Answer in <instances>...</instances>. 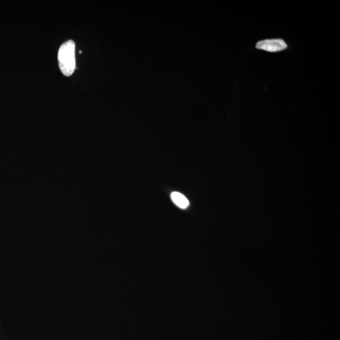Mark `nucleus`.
Masks as SVG:
<instances>
[{
  "label": "nucleus",
  "instance_id": "nucleus-1",
  "mask_svg": "<svg viewBox=\"0 0 340 340\" xmlns=\"http://www.w3.org/2000/svg\"><path fill=\"white\" fill-rule=\"evenodd\" d=\"M58 61L61 72L66 77H70L76 69L75 44L73 41L65 42L58 52Z\"/></svg>",
  "mask_w": 340,
  "mask_h": 340
},
{
  "label": "nucleus",
  "instance_id": "nucleus-2",
  "mask_svg": "<svg viewBox=\"0 0 340 340\" xmlns=\"http://www.w3.org/2000/svg\"><path fill=\"white\" fill-rule=\"evenodd\" d=\"M256 49L263 50L270 52H277L288 48L285 41L281 39L266 40L258 42L256 45Z\"/></svg>",
  "mask_w": 340,
  "mask_h": 340
},
{
  "label": "nucleus",
  "instance_id": "nucleus-3",
  "mask_svg": "<svg viewBox=\"0 0 340 340\" xmlns=\"http://www.w3.org/2000/svg\"><path fill=\"white\" fill-rule=\"evenodd\" d=\"M172 199L178 207L185 210L189 205L187 199L179 192H174L171 194Z\"/></svg>",
  "mask_w": 340,
  "mask_h": 340
}]
</instances>
